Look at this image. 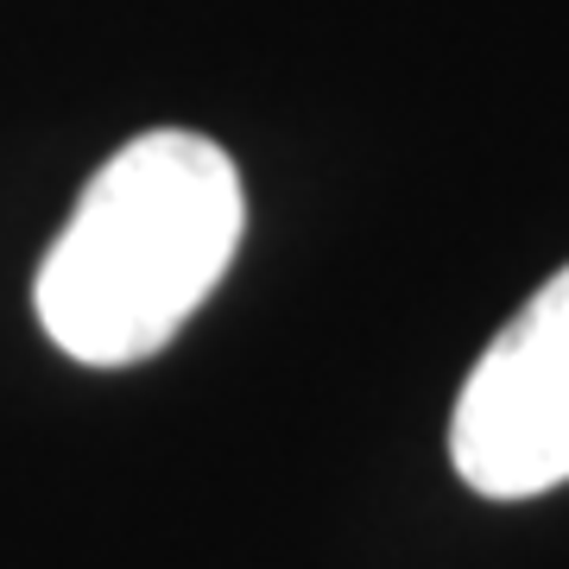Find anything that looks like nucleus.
<instances>
[{"label": "nucleus", "instance_id": "obj_1", "mask_svg": "<svg viewBox=\"0 0 569 569\" xmlns=\"http://www.w3.org/2000/svg\"><path fill=\"white\" fill-rule=\"evenodd\" d=\"M241 171L216 140L159 127L89 178L39 266V323L82 367L159 355L241 247Z\"/></svg>", "mask_w": 569, "mask_h": 569}, {"label": "nucleus", "instance_id": "obj_2", "mask_svg": "<svg viewBox=\"0 0 569 569\" xmlns=\"http://www.w3.org/2000/svg\"><path fill=\"white\" fill-rule=\"evenodd\" d=\"M449 456L488 500H531L569 481V266L550 272L468 367Z\"/></svg>", "mask_w": 569, "mask_h": 569}]
</instances>
